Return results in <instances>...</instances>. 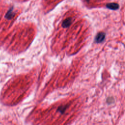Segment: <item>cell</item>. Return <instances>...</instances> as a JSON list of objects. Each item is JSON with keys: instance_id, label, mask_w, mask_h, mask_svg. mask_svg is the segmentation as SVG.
<instances>
[{"instance_id": "1", "label": "cell", "mask_w": 125, "mask_h": 125, "mask_svg": "<svg viewBox=\"0 0 125 125\" xmlns=\"http://www.w3.org/2000/svg\"><path fill=\"white\" fill-rule=\"evenodd\" d=\"M105 38V33L103 32H100L97 33L95 38V42L96 43H99L102 42Z\"/></svg>"}, {"instance_id": "2", "label": "cell", "mask_w": 125, "mask_h": 125, "mask_svg": "<svg viewBox=\"0 0 125 125\" xmlns=\"http://www.w3.org/2000/svg\"><path fill=\"white\" fill-rule=\"evenodd\" d=\"M106 7L112 10H116L119 8V5L117 3H109L106 4Z\"/></svg>"}, {"instance_id": "3", "label": "cell", "mask_w": 125, "mask_h": 125, "mask_svg": "<svg viewBox=\"0 0 125 125\" xmlns=\"http://www.w3.org/2000/svg\"><path fill=\"white\" fill-rule=\"evenodd\" d=\"M67 107H68L67 104L64 105H61L58 108L57 111L60 112L62 114H63L65 112V111L66 110Z\"/></svg>"}, {"instance_id": "4", "label": "cell", "mask_w": 125, "mask_h": 125, "mask_svg": "<svg viewBox=\"0 0 125 125\" xmlns=\"http://www.w3.org/2000/svg\"><path fill=\"white\" fill-rule=\"evenodd\" d=\"M71 23V19L70 18H68L66 20H65L63 23H62V26L64 27H68Z\"/></svg>"}, {"instance_id": "5", "label": "cell", "mask_w": 125, "mask_h": 125, "mask_svg": "<svg viewBox=\"0 0 125 125\" xmlns=\"http://www.w3.org/2000/svg\"><path fill=\"white\" fill-rule=\"evenodd\" d=\"M114 99L113 97H109L106 99V103L108 104H113L114 103Z\"/></svg>"}, {"instance_id": "6", "label": "cell", "mask_w": 125, "mask_h": 125, "mask_svg": "<svg viewBox=\"0 0 125 125\" xmlns=\"http://www.w3.org/2000/svg\"><path fill=\"white\" fill-rule=\"evenodd\" d=\"M87 1H89V0H87Z\"/></svg>"}]
</instances>
